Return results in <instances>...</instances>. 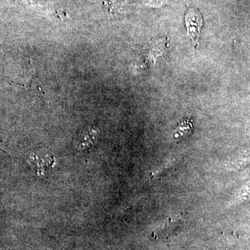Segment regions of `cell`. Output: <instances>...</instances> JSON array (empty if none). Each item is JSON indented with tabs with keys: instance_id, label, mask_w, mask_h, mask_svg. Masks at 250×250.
<instances>
[{
	"instance_id": "cell-1",
	"label": "cell",
	"mask_w": 250,
	"mask_h": 250,
	"mask_svg": "<svg viewBox=\"0 0 250 250\" xmlns=\"http://www.w3.org/2000/svg\"><path fill=\"white\" fill-rule=\"evenodd\" d=\"M186 24L188 28V34L191 37L195 43L198 44L200 28L202 27L201 16L196 10L191 9L186 16Z\"/></svg>"
}]
</instances>
